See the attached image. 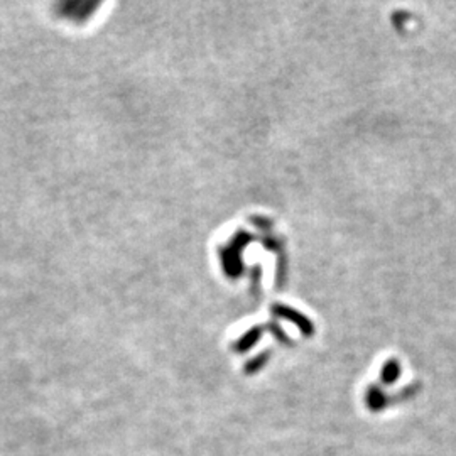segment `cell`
<instances>
[{
	"mask_svg": "<svg viewBox=\"0 0 456 456\" xmlns=\"http://www.w3.org/2000/svg\"><path fill=\"white\" fill-rule=\"evenodd\" d=\"M276 313L280 316H284L286 320L292 321V323H294L296 327H298L301 332L304 333V335H313V332H315V327H313L311 321H309L306 316L301 315V313L294 311V309L286 308V306H278L276 308Z\"/></svg>",
	"mask_w": 456,
	"mask_h": 456,
	"instance_id": "6da1fadb",
	"label": "cell"
},
{
	"mask_svg": "<svg viewBox=\"0 0 456 456\" xmlns=\"http://www.w3.org/2000/svg\"><path fill=\"white\" fill-rule=\"evenodd\" d=\"M399 376H401V365H399V362L397 360H387L384 364V369H382V373H380L382 382L387 385H390L397 380Z\"/></svg>",
	"mask_w": 456,
	"mask_h": 456,
	"instance_id": "7a4b0ae2",
	"label": "cell"
},
{
	"mask_svg": "<svg viewBox=\"0 0 456 456\" xmlns=\"http://www.w3.org/2000/svg\"><path fill=\"white\" fill-rule=\"evenodd\" d=\"M267 360V353H264V355H260L255 358V360H252V362H248V365H247V372L248 373H252V372H257V370L262 367L264 365V362Z\"/></svg>",
	"mask_w": 456,
	"mask_h": 456,
	"instance_id": "3957f363",
	"label": "cell"
},
{
	"mask_svg": "<svg viewBox=\"0 0 456 456\" xmlns=\"http://www.w3.org/2000/svg\"><path fill=\"white\" fill-rule=\"evenodd\" d=\"M257 336H259V332H257V329H255V332H252V333H248V335L245 336V340L240 341L238 348H240V350H247L248 347H252V345H254L255 341H257Z\"/></svg>",
	"mask_w": 456,
	"mask_h": 456,
	"instance_id": "277c9868",
	"label": "cell"
}]
</instances>
